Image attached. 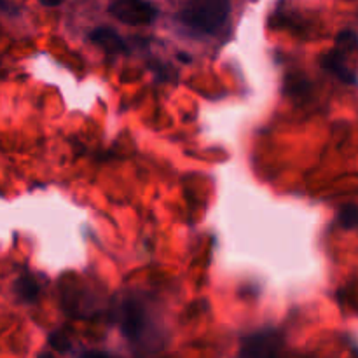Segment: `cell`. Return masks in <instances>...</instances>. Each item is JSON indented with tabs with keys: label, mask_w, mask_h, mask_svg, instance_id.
I'll return each instance as SVG.
<instances>
[{
	"label": "cell",
	"mask_w": 358,
	"mask_h": 358,
	"mask_svg": "<svg viewBox=\"0 0 358 358\" xmlns=\"http://www.w3.org/2000/svg\"><path fill=\"white\" fill-rule=\"evenodd\" d=\"M119 327H121L124 338L136 346L138 352L152 353L161 348V327L154 317L150 306L143 301L128 297L119 306Z\"/></svg>",
	"instance_id": "obj_1"
},
{
	"label": "cell",
	"mask_w": 358,
	"mask_h": 358,
	"mask_svg": "<svg viewBox=\"0 0 358 358\" xmlns=\"http://www.w3.org/2000/svg\"><path fill=\"white\" fill-rule=\"evenodd\" d=\"M231 0H187L182 7L180 21L198 34H215L229 16Z\"/></svg>",
	"instance_id": "obj_2"
},
{
	"label": "cell",
	"mask_w": 358,
	"mask_h": 358,
	"mask_svg": "<svg viewBox=\"0 0 358 358\" xmlns=\"http://www.w3.org/2000/svg\"><path fill=\"white\" fill-rule=\"evenodd\" d=\"M108 13L115 20L131 27H149L157 17V9L149 0H114Z\"/></svg>",
	"instance_id": "obj_3"
},
{
	"label": "cell",
	"mask_w": 358,
	"mask_h": 358,
	"mask_svg": "<svg viewBox=\"0 0 358 358\" xmlns=\"http://www.w3.org/2000/svg\"><path fill=\"white\" fill-rule=\"evenodd\" d=\"M283 346V336L275 329L261 331L257 334L248 336L241 343V357H269L276 355Z\"/></svg>",
	"instance_id": "obj_4"
},
{
	"label": "cell",
	"mask_w": 358,
	"mask_h": 358,
	"mask_svg": "<svg viewBox=\"0 0 358 358\" xmlns=\"http://www.w3.org/2000/svg\"><path fill=\"white\" fill-rule=\"evenodd\" d=\"M322 66L325 70H329L331 73H334L338 79H341L343 83L353 84L357 80L355 73L350 70V66L346 65V52H343L341 49L334 48L331 52L322 56Z\"/></svg>",
	"instance_id": "obj_5"
},
{
	"label": "cell",
	"mask_w": 358,
	"mask_h": 358,
	"mask_svg": "<svg viewBox=\"0 0 358 358\" xmlns=\"http://www.w3.org/2000/svg\"><path fill=\"white\" fill-rule=\"evenodd\" d=\"M90 38L93 44L100 45L101 49H105L107 52H114V55H119V52H126V42L122 41L121 35L115 30L107 27H98L94 28L90 34Z\"/></svg>",
	"instance_id": "obj_6"
},
{
	"label": "cell",
	"mask_w": 358,
	"mask_h": 358,
	"mask_svg": "<svg viewBox=\"0 0 358 358\" xmlns=\"http://www.w3.org/2000/svg\"><path fill=\"white\" fill-rule=\"evenodd\" d=\"M14 292L23 303H35L38 297V285L30 275H23L14 282Z\"/></svg>",
	"instance_id": "obj_7"
},
{
	"label": "cell",
	"mask_w": 358,
	"mask_h": 358,
	"mask_svg": "<svg viewBox=\"0 0 358 358\" xmlns=\"http://www.w3.org/2000/svg\"><path fill=\"white\" fill-rule=\"evenodd\" d=\"M338 220L345 229H355V227H358V206L350 205V203L341 206L338 213Z\"/></svg>",
	"instance_id": "obj_8"
},
{
	"label": "cell",
	"mask_w": 358,
	"mask_h": 358,
	"mask_svg": "<svg viewBox=\"0 0 358 358\" xmlns=\"http://www.w3.org/2000/svg\"><path fill=\"white\" fill-rule=\"evenodd\" d=\"M336 48L341 49L343 52H352V51H357L358 49V35L355 31L352 30H345L341 31V34H338V37H336Z\"/></svg>",
	"instance_id": "obj_9"
},
{
	"label": "cell",
	"mask_w": 358,
	"mask_h": 358,
	"mask_svg": "<svg viewBox=\"0 0 358 358\" xmlns=\"http://www.w3.org/2000/svg\"><path fill=\"white\" fill-rule=\"evenodd\" d=\"M49 345H51L52 350H56L58 353H66L70 350V339L66 338L63 332L55 331L51 336H49Z\"/></svg>",
	"instance_id": "obj_10"
},
{
	"label": "cell",
	"mask_w": 358,
	"mask_h": 358,
	"mask_svg": "<svg viewBox=\"0 0 358 358\" xmlns=\"http://www.w3.org/2000/svg\"><path fill=\"white\" fill-rule=\"evenodd\" d=\"M44 7H56V6H62L65 0H38Z\"/></svg>",
	"instance_id": "obj_11"
}]
</instances>
